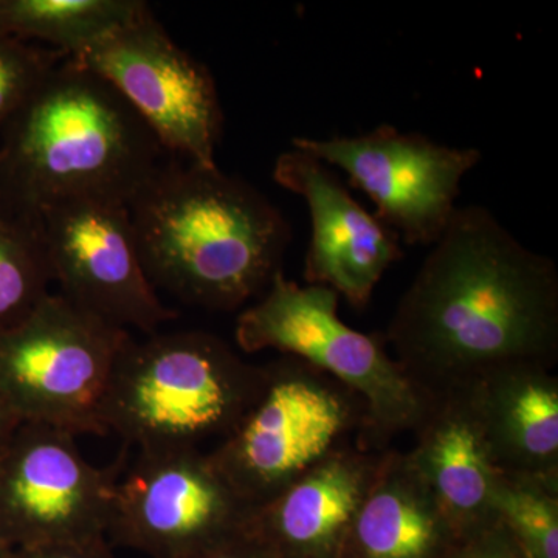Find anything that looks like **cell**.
<instances>
[{
  "mask_svg": "<svg viewBox=\"0 0 558 558\" xmlns=\"http://www.w3.org/2000/svg\"><path fill=\"white\" fill-rule=\"evenodd\" d=\"M385 343L427 395L558 359V270L483 205L458 207L400 299Z\"/></svg>",
  "mask_w": 558,
  "mask_h": 558,
  "instance_id": "obj_1",
  "label": "cell"
},
{
  "mask_svg": "<svg viewBox=\"0 0 558 558\" xmlns=\"http://www.w3.org/2000/svg\"><path fill=\"white\" fill-rule=\"evenodd\" d=\"M128 207L154 288L202 310L236 311L263 295L292 242L281 209L218 165L170 157Z\"/></svg>",
  "mask_w": 558,
  "mask_h": 558,
  "instance_id": "obj_2",
  "label": "cell"
},
{
  "mask_svg": "<svg viewBox=\"0 0 558 558\" xmlns=\"http://www.w3.org/2000/svg\"><path fill=\"white\" fill-rule=\"evenodd\" d=\"M165 156L130 102L68 57L0 132V215L89 197L130 205Z\"/></svg>",
  "mask_w": 558,
  "mask_h": 558,
  "instance_id": "obj_3",
  "label": "cell"
},
{
  "mask_svg": "<svg viewBox=\"0 0 558 558\" xmlns=\"http://www.w3.org/2000/svg\"><path fill=\"white\" fill-rule=\"evenodd\" d=\"M263 366L202 330L128 339L105 403L106 432L137 450L223 439L258 398Z\"/></svg>",
  "mask_w": 558,
  "mask_h": 558,
  "instance_id": "obj_4",
  "label": "cell"
},
{
  "mask_svg": "<svg viewBox=\"0 0 558 558\" xmlns=\"http://www.w3.org/2000/svg\"><path fill=\"white\" fill-rule=\"evenodd\" d=\"M263 368L258 398L209 451L250 509L347 449L352 436L365 449L369 429L362 398L310 363L284 355Z\"/></svg>",
  "mask_w": 558,
  "mask_h": 558,
  "instance_id": "obj_5",
  "label": "cell"
},
{
  "mask_svg": "<svg viewBox=\"0 0 558 558\" xmlns=\"http://www.w3.org/2000/svg\"><path fill=\"white\" fill-rule=\"evenodd\" d=\"M339 304L332 289L300 286L279 271L259 301L242 311L234 337L248 354L274 349L347 385L368 410L365 450L381 451L388 440L417 427L429 396L400 368L385 337L348 326Z\"/></svg>",
  "mask_w": 558,
  "mask_h": 558,
  "instance_id": "obj_6",
  "label": "cell"
},
{
  "mask_svg": "<svg viewBox=\"0 0 558 558\" xmlns=\"http://www.w3.org/2000/svg\"><path fill=\"white\" fill-rule=\"evenodd\" d=\"M128 330L50 293L0 336V391L22 422L108 435L105 403Z\"/></svg>",
  "mask_w": 558,
  "mask_h": 558,
  "instance_id": "obj_7",
  "label": "cell"
},
{
  "mask_svg": "<svg viewBox=\"0 0 558 558\" xmlns=\"http://www.w3.org/2000/svg\"><path fill=\"white\" fill-rule=\"evenodd\" d=\"M72 60L108 81L172 159L216 165L223 112L215 76L149 7Z\"/></svg>",
  "mask_w": 558,
  "mask_h": 558,
  "instance_id": "obj_8",
  "label": "cell"
},
{
  "mask_svg": "<svg viewBox=\"0 0 558 558\" xmlns=\"http://www.w3.org/2000/svg\"><path fill=\"white\" fill-rule=\"evenodd\" d=\"M292 146L347 172L400 241L428 247L453 218L462 180L483 160L480 149L442 145L392 124L354 137H295Z\"/></svg>",
  "mask_w": 558,
  "mask_h": 558,
  "instance_id": "obj_9",
  "label": "cell"
},
{
  "mask_svg": "<svg viewBox=\"0 0 558 558\" xmlns=\"http://www.w3.org/2000/svg\"><path fill=\"white\" fill-rule=\"evenodd\" d=\"M117 480L108 538L153 558H175L244 531L250 508L209 453L191 447L137 450Z\"/></svg>",
  "mask_w": 558,
  "mask_h": 558,
  "instance_id": "obj_10",
  "label": "cell"
},
{
  "mask_svg": "<svg viewBox=\"0 0 558 558\" xmlns=\"http://www.w3.org/2000/svg\"><path fill=\"white\" fill-rule=\"evenodd\" d=\"M51 281L62 299L109 325L156 333L178 317L140 258L130 207L110 199L57 202L36 213Z\"/></svg>",
  "mask_w": 558,
  "mask_h": 558,
  "instance_id": "obj_11",
  "label": "cell"
},
{
  "mask_svg": "<svg viewBox=\"0 0 558 558\" xmlns=\"http://www.w3.org/2000/svg\"><path fill=\"white\" fill-rule=\"evenodd\" d=\"M76 438L22 422L0 450V532L11 548L108 538L120 464L95 468Z\"/></svg>",
  "mask_w": 558,
  "mask_h": 558,
  "instance_id": "obj_12",
  "label": "cell"
},
{
  "mask_svg": "<svg viewBox=\"0 0 558 558\" xmlns=\"http://www.w3.org/2000/svg\"><path fill=\"white\" fill-rule=\"evenodd\" d=\"M274 179L310 208L306 284L332 289L357 310L368 306L389 267L402 259L398 234L354 199L332 168L304 150L292 146L278 156Z\"/></svg>",
  "mask_w": 558,
  "mask_h": 558,
  "instance_id": "obj_13",
  "label": "cell"
},
{
  "mask_svg": "<svg viewBox=\"0 0 558 558\" xmlns=\"http://www.w3.org/2000/svg\"><path fill=\"white\" fill-rule=\"evenodd\" d=\"M381 451L349 446L250 509L245 531L277 558H340Z\"/></svg>",
  "mask_w": 558,
  "mask_h": 558,
  "instance_id": "obj_14",
  "label": "cell"
},
{
  "mask_svg": "<svg viewBox=\"0 0 558 558\" xmlns=\"http://www.w3.org/2000/svg\"><path fill=\"white\" fill-rule=\"evenodd\" d=\"M407 451L457 532L459 542L497 523L495 481L499 470L481 418L475 388L429 395L424 417Z\"/></svg>",
  "mask_w": 558,
  "mask_h": 558,
  "instance_id": "obj_15",
  "label": "cell"
},
{
  "mask_svg": "<svg viewBox=\"0 0 558 558\" xmlns=\"http://www.w3.org/2000/svg\"><path fill=\"white\" fill-rule=\"evenodd\" d=\"M457 532L407 451L381 450L340 558H449Z\"/></svg>",
  "mask_w": 558,
  "mask_h": 558,
  "instance_id": "obj_16",
  "label": "cell"
},
{
  "mask_svg": "<svg viewBox=\"0 0 558 558\" xmlns=\"http://www.w3.org/2000/svg\"><path fill=\"white\" fill-rule=\"evenodd\" d=\"M473 388L499 472L558 476V379L553 368L506 366Z\"/></svg>",
  "mask_w": 558,
  "mask_h": 558,
  "instance_id": "obj_17",
  "label": "cell"
},
{
  "mask_svg": "<svg viewBox=\"0 0 558 558\" xmlns=\"http://www.w3.org/2000/svg\"><path fill=\"white\" fill-rule=\"evenodd\" d=\"M146 7L140 0H0V31L75 58Z\"/></svg>",
  "mask_w": 558,
  "mask_h": 558,
  "instance_id": "obj_18",
  "label": "cell"
},
{
  "mask_svg": "<svg viewBox=\"0 0 558 558\" xmlns=\"http://www.w3.org/2000/svg\"><path fill=\"white\" fill-rule=\"evenodd\" d=\"M50 282L36 220L0 215V336L21 325L50 295Z\"/></svg>",
  "mask_w": 558,
  "mask_h": 558,
  "instance_id": "obj_19",
  "label": "cell"
},
{
  "mask_svg": "<svg viewBox=\"0 0 558 558\" xmlns=\"http://www.w3.org/2000/svg\"><path fill=\"white\" fill-rule=\"evenodd\" d=\"M494 509L527 558H558V476L499 472Z\"/></svg>",
  "mask_w": 558,
  "mask_h": 558,
  "instance_id": "obj_20",
  "label": "cell"
},
{
  "mask_svg": "<svg viewBox=\"0 0 558 558\" xmlns=\"http://www.w3.org/2000/svg\"><path fill=\"white\" fill-rule=\"evenodd\" d=\"M68 54L0 31V132Z\"/></svg>",
  "mask_w": 558,
  "mask_h": 558,
  "instance_id": "obj_21",
  "label": "cell"
},
{
  "mask_svg": "<svg viewBox=\"0 0 558 558\" xmlns=\"http://www.w3.org/2000/svg\"><path fill=\"white\" fill-rule=\"evenodd\" d=\"M449 558H527L519 543L505 527V524H492L472 537L462 539Z\"/></svg>",
  "mask_w": 558,
  "mask_h": 558,
  "instance_id": "obj_22",
  "label": "cell"
},
{
  "mask_svg": "<svg viewBox=\"0 0 558 558\" xmlns=\"http://www.w3.org/2000/svg\"><path fill=\"white\" fill-rule=\"evenodd\" d=\"M9 558H116L108 538L81 539V542L49 543V545L14 548Z\"/></svg>",
  "mask_w": 558,
  "mask_h": 558,
  "instance_id": "obj_23",
  "label": "cell"
},
{
  "mask_svg": "<svg viewBox=\"0 0 558 558\" xmlns=\"http://www.w3.org/2000/svg\"><path fill=\"white\" fill-rule=\"evenodd\" d=\"M175 558H277L263 543L250 535L247 531H241L233 537L215 543L208 548L194 550L186 556Z\"/></svg>",
  "mask_w": 558,
  "mask_h": 558,
  "instance_id": "obj_24",
  "label": "cell"
},
{
  "mask_svg": "<svg viewBox=\"0 0 558 558\" xmlns=\"http://www.w3.org/2000/svg\"><path fill=\"white\" fill-rule=\"evenodd\" d=\"M22 424L20 416L16 411L10 405L3 392L0 391V450L5 447L9 442L13 433L16 432L17 427Z\"/></svg>",
  "mask_w": 558,
  "mask_h": 558,
  "instance_id": "obj_25",
  "label": "cell"
},
{
  "mask_svg": "<svg viewBox=\"0 0 558 558\" xmlns=\"http://www.w3.org/2000/svg\"><path fill=\"white\" fill-rule=\"evenodd\" d=\"M11 550V545L9 542H7V538L3 537L2 532H0V558H9Z\"/></svg>",
  "mask_w": 558,
  "mask_h": 558,
  "instance_id": "obj_26",
  "label": "cell"
}]
</instances>
